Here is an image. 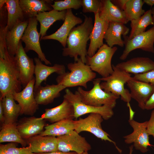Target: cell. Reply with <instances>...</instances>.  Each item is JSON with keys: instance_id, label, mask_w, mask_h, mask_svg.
Wrapping results in <instances>:
<instances>
[{"instance_id": "cell-14", "label": "cell", "mask_w": 154, "mask_h": 154, "mask_svg": "<svg viewBox=\"0 0 154 154\" xmlns=\"http://www.w3.org/2000/svg\"><path fill=\"white\" fill-rule=\"evenodd\" d=\"M83 22L81 18L74 15L72 9L67 10L65 19L61 27L55 33L45 35L40 38V40H55L58 41L64 48H65L68 36L71 30Z\"/></svg>"}, {"instance_id": "cell-29", "label": "cell", "mask_w": 154, "mask_h": 154, "mask_svg": "<svg viewBox=\"0 0 154 154\" xmlns=\"http://www.w3.org/2000/svg\"><path fill=\"white\" fill-rule=\"evenodd\" d=\"M0 99L1 100L5 118L4 124L16 123L21 114V108L19 104L15 102L13 94L7 95Z\"/></svg>"}, {"instance_id": "cell-23", "label": "cell", "mask_w": 154, "mask_h": 154, "mask_svg": "<svg viewBox=\"0 0 154 154\" xmlns=\"http://www.w3.org/2000/svg\"><path fill=\"white\" fill-rule=\"evenodd\" d=\"M100 17L108 23L117 22L127 24V19L124 11L114 5L110 0H101L99 12Z\"/></svg>"}, {"instance_id": "cell-20", "label": "cell", "mask_w": 154, "mask_h": 154, "mask_svg": "<svg viewBox=\"0 0 154 154\" xmlns=\"http://www.w3.org/2000/svg\"><path fill=\"white\" fill-rule=\"evenodd\" d=\"M45 126L44 119L33 116L21 118L17 123V129L24 139L39 135Z\"/></svg>"}, {"instance_id": "cell-43", "label": "cell", "mask_w": 154, "mask_h": 154, "mask_svg": "<svg viewBox=\"0 0 154 154\" xmlns=\"http://www.w3.org/2000/svg\"><path fill=\"white\" fill-rule=\"evenodd\" d=\"M0 121L1 125L3 124L5 122V118L4 116V113L2 106V102L0 99Z\"/></svg>"}, {"instance_id": "cell-48", "label": "cell", "mask_w": 154, "mask_h": 154, "mask_svg": "<svg viewBox=\"0 0 154 154\" xmlns=\"http://www.w3.org/2000/svg\"><path fill=\"white\" fill-rule=\"evenodd\" d=\"M151 13L152 17L154 21V7L151 9Z\"/></svg>"}, {"instance_id": "cell-15", "label": "cell", "mask_w": 154, "mask_h": 154, "mask_svg": "<svg viewBox=\"0 0 154 154\" xmlns=\"http://www.w3.org/2000/svg\"><path fill=\"white\" fill-rule=\"evenodd\" d=\"M15 56L19 69L22 86L24 88L34 77L35 65L34 60L26 54L21 40Z\"/></svg>"}, {"instance_id": "cell-1", "label": "cell", "mask_w": 154, "mask_h": 154, "mask_svg": "<svg viewBox=\"0 0 154 154\" xmlns=\"http://www.w3.org/2000/svg\"><path fill=\"white\" fill-rule=\"evenodd\" d=\"M81 24L74 27L71 31L67 40L66 46L62 49V55L73 58L75 62L78 56L86 64L87 55V46L92 30L94 23L92 18L86 15Z\"/></svg>"}, {"instance_id": "cell-32", "label": "cell", "mask_w": 154, "mask_h": 154, "mask_svg": "<svg viewBox=\"0 0 154 154\" xmlns=\"http://www.w3.org/2000/svg\"><path fill=\"white\" fill-rule=\"evenodd\" d=\"M7 11L6 26L9 30L17 23L24 20V15L19 4V0H5Z\"/></svg>"}, {"instance_id": "cell-9", "label": "cell", "mask_w": 154, "mask_h": 154, "mask_svg": "<svg viewBox=\"0 0 154 154\" xmlns=\"http://www.w3.org/2000/svg\"><path fill=\"white\" fill-rule=\"evenodd\" d=\"M123 37L125 48L119 57L120 60H125L131 52L137 49L154 53V25L131 39H129L128 36Z\"/></svg>"}, {"instance_id": "cell-36", "label": "cell", "mask_w": 154, "mask_h": 154, "mask_svg": "<svg viewBox=\"0 0 154 154\" xmlns=\"http://www.w3.org/2000/svg\"><path fill=\"white\" fill-rule=\"evenodd\" d=\"M51 6L53 9L61 11L69 9H78L82 7L81 0H64L54 1Z\"/></svg>"}, {"instance_id": "cell-7", "label": "cell", "mask_w": 154, "mask_h": 154, "mask_svg": "<svg viewBox=\"0 0 154 154\" xmlns=\"http://www.w3.org/2000/svg\"><path fill=\"white\" fill-rule=\"evenodd\" d=\"M64 98L68 100L73 105L74 108V117L76 119L88 114L96 113L101 115L104 119L107 120L111 118L114 114L112 108L104 105L95 107L86 105L81 101L78 92L76 91L73 93L67 88Z\"/></svg>"}, {"instance_id": "cell-46", "label": "cell", "mask_w": 154, "mask_h": 154, "mask_svg": "<svg viewBox=\"0 0 154 154\" xmlns=\"http://www.w3.org/2000/svg\"><path fill=\"white\" fill-rule=\"evenodd\" d=\"M5 3V0H0V9L2 8L4 5Z\"/></svg>"}, {"instance_id": "cell-30", "label": "cell", "mask_w": 154, "mask_h": 154, "mask_svg": "<svg viewBox=\"0 0 154 154\" xmlns=\"http://www.w3.org/2000/svg\"><path fill=\"white\" fill-rule=\"evenodd\" d=\"M44 129L40 135L59 137L74 130V120L72 119L62 120L46 125Z\"/></svg>"}, {"instance_id": "cell-18", "label": "cell", "mask_w": 154, "mask_h": 154, "mask_svg": "<svg viewBox=\"0 0 154 154\" xmlns=\"http://www.w3.org/2000/svg\"><path fill=\"white\" fill-rule=\"evenodd\" d=\"M25 140L31 151L34 153L58 151L56 137L38 135Z\"/></svg>"}, {"instance_id": "cell-5", "label": "cell", "mask_w": 154, "mask_h": 154, "mask_svg": "<svg viewBox=\"0 0 154 154\" xmlns=\"http://www.w3.org/2000/svg\"><path fill=\"white\" fill-rule=\"evenodd\" d=\"M101 81L99 78L93 81V87L89 91L85 90L79 87L77 91L81 101L86 105L93 107L105 105L113 108L116 106L117 100L119 97L102 89L100 86Z\"/></svg>"}, {"instance_id": "cell-2", "label": "cell", "mask_w": 154, "mask_h": 154, "mask_svg": "<svg viewBox=\"0 0 154 154\" xmlns=\"http://www.w3.org/2000/svg\"><path fill=\"white\" fill-rule=\"evenodd\" d=\"M20 72L15 56L8 53L7 48L3 58H0V98L21 91Z\"/></svg>"}, {"instance_id": "cell-17", "label": "cell", "mask_w": 154, "mask_h": 154, "mask_svg": "<svg viewBox=\"0 0 154 154\" xmlns=\"http://www.w3.org/2000/svg\"><path fill=\"white\" fill-rule=\"evenodd\" d=\"M130 90L131 98L138 103L139 107L145 109V104L154 92V85L131 78L127 83Z\"/></svg>"}, {"instance_id": "cell-40", "label": "cell", "mask_w": 154, "mask_h": 154, "mask_svg": "<svg viewBox=\"0 0 154 154\" xmlns=\"http://www.w3.org/2000/svg\"><path fill=\"white\" fill-rule=\"evenodd\" d=\"M147 129L149 135L154 138V110L151 113L149 120L147 121Z\"/></svg>"}, {"instance_id": "cell-33", "label": "cell", "mask_w": 154, "mask_h": 154, "mask_svg": "<svg viewBox=\"0 0 154 154\" xmlns=\"http://www.w3.org/2000/svg\"><path fill=\"white\" fill-rule=\"evenodd\" d=\"M149 25H154L151 9L146 11L139 18L131 21V28L128 38L131 39L136 35L145 31L146 28Z\"/></svg>"}, {"instance_id": "cell-10", "label": "cell", "mask_w": 154, "mask_h": 154, "mask_svg": "<svg viewBox=\"0 0 154 154\" xmlns=\"http://www.w3.org/2000/svg\"><path fill=\"white\" fill-rule=\"evenodd\" d=\"M28 25L21 38V40L25 44L24 48L26 53L30 50L35 52L42 62L46 65H51L50 62L46 58L40 44V35L37 29L38 21L36 17L29 19Z\"/></svg>"}, {"instance_id": "cell-21", "label": "cell", "mask_w": 154, "mask_h": 154, "mask_svg": "<svg viewBox=\"0 0 154 154\" xmlns=\"http://www.w3.org/2000/svg\"><path fill=\"white\" fill-rule=\"evenodd\" d=\"M115 66L128 73H144L154 69V61L149 58L137 57L118 63Z\"/></svg>"}, {"instance_id": "cell-24", "label": "cell", "mask_w": 154, "mask_h": 154, "mask_svg": "<svg viewBox=\"0 0 154 154\" xmlns=\"http://www.w3.org/2000/svg\"><path fill=\"white\" fill-rule=\"evenodd\" d=\"M129 30V28L122 23L114 22H110L104 39L107 44L110 47H113L115 45H117L122 47L124 44L121 36H126Z\"/></svg>"}, {"instance_id": "cell-47", "label": "cell", "mask_w": 154, "mask_h": 154, "mask_svg": "<svg viewBox=\"0 0 154 154\" xmlns=\"http://www.w3.org/2000/svg\"><path fill=\"white\" fill-rule=\"evenodd\" d=\"M133 145H131L130 147H129V154H132L133 151Z\"/></svg>"}, {"instance_id": "cell-4", "label": "cell", "mask_w": 154, "mask_h": 154, "mask_svg": "<svg viewBox=\"0 0 154 154\" xmlns=\"http://www.w3.org/2000/svg\"><path fill=\"white\" fill-rule=\"evenodd\" d=\"M112 67L114 71L112 74L107 77L99 78L101 81H103L100 83V87L105 92L120 97L122 100L127 103L128 106L130 108L129 102L131 98L128 90L124 88V84L132 77L129 73L115 66L112 65Z\"/></svg>"}, {"instance_id": "cell-34", "label": "cell", "mask_w": 154, "mask_h": 154, "mask_svg": "<svg viewBox=\"0 0 154 154\" xmlns=\"http://www.w3.org/2000/svg\"><path fill=\"white\" fill-rule=\"evenodd\" d=\"M144 3L142 0H128L123 11L129 21L139 18L145 13L142 9Z\"/></svg>"}, {"instance_id": "cell-39", "label": "cell", "mask_w": 154, "mask_h": 154, "mask_svg": "<svg viewBox=\"0 0 154 154\" xmlns=\"http://www.w3.org/2000/svg\"><path fill=\"white\" fill-rule=\"evenodd\" d=\"M8 29L6 25H0V58H3L7 48L6 36Z\"/></svg>"}, {"instance_id": "cell-12", "label": "cell", "mask_w": 154, "mask_h": 154, "mask_svg": "<svg viewBox=\"0 0 154 154\" xmlns=\"http://www.w3.org/2000/svg\"><path fill=\"white\" fill-rule=\"evenodd\" d=\"M128 122L133 131L123 137L125 142L128 144L133 143L135 149L142 153L147 152L148 147L151 146L149 135L147 129V121L140 123L131 119H129Z\"/></svg>"}, {"instance_id": "cell-16", "label": "cell", "mask_w": 154, "mask_h": 154, "mask_svg": "<svg viewBox=\"0 0 154 154\" xmlns=\"http://www.w3.org/2000/svg\"><path fill=\"white\" fill-rule=\"evenodd\" d=\"M93 27L90 36V43L87 50V55L93 56L104 43L103 40L108 28L109 23L101 19L99 13L94 14Z\"/></svg>"}, {"instance_id": "cell-41", "label": "cell", "mask_w": 154, "mask_h": 154, "mask_svg": "<svg viewBox=\"0 0 154 154\" xmlns=\"http://www.w3.org/2000/svg\"><path fill=\"white\" fill-rule=\"evenodd\" d=\"M154 109V92L146 102L145 109L149 110Z\"/></svg>"}, {"instance_id": "cell-42", "label": "cell", "mask_w": 154, "mask_h": 154, "mask_svg": "<svg viewBox=\"0 0 154 154\" xmlns=\"http://www.w3.org/2000/svg\"><path fill=\"white\" fill-rule=\"evenodd\" d=\"M128 0H112V2L121 10H123Z\"/></svg>"}, {"instance_id": "cell-38", "label": "cell", "mask_w": 154, "mask_h": 154, "mask_svg": "<svg viewBox=\"0 0 154 154\" xmlns=\"http://www.w3.org/2000/svg\"><path fill=\"white\" fill-rule=\"evenodd\" d=\"M132 78L136 80L154 85V69L144 73L135 74Z\"/></svg>"}, {"instance_id": "cell-28", "label": "cell", "mask_w": 154, "mask_h": 154, "mask_svg": "<svg viewBox=\"0 0 154 154\" xmlns=\"http://www.w3.org/2000/svg\"><path fill=\"white\" fill-rule=\"evenodd\" d=\"M66 12V10L58 11L53 9L48 11L40 12L36 15V19L40 25V38L46 35L48 29L55 22L57 21H64Z\"/></svg>"}, {"instance_id": "cell-27", "label": "cell", "mask_w": 154, "mask_h": 154, "mask_svg": "<svg viewBox=\"0 0 154 154\" xmlns=\"http://www.w3.org/2000/svg\"><path fill=\"white\" fill-rule=\"evenodd\" d=\"M53 1L45 0H20L19 5L24 16L29 18L35 17L39 13L50 11Z\"/></svg>"}, {"instance_id": "cell-8", "label": "cell", "mask_w": 154, "mask_h": 154, "mask_svg": "<svg viewBox=\"0 0 154 154\" xmlns=\"http://www.w3.org/2000/svg\"><path fill=\"white\" fill-rule=\"evenodd\" d=\"M102 116L92 113L87 117L74 120V130L78 133L83 131L89 132L102 140L112 143L121 154L122 151L117 146L116 143L109 137L110 135L102 129L101 123L103 120Z\"/></svg>"}, {"instance_id": "cell-25", "label": "cell", "mask_w": 154, "mask_h": 154, "mask_svg": "<svg viewBox=\"0 0 154 154\" xmlns=\"http://www.w3.org/2000/svg\"><path fill=\"white\" fill-rule=\"evenodd\" d=\"M66 88L63 85H46L40 86L35 91L34 94L35 99L39 105H47L52 103L54 99L60 96V92Z\"/></svg>"}, {"instance_id": "cell-44", "label": "cell", "mask_w": 154, "mask_h": 154, "mask_svg": "<svg viewBox=\"0 0 154 154\" xmlns=\"http://www.w3.org/2000/svg\"><path fill=\"white\" fill-rule=\"evenodd\" d=\"M35 154H78L74 152H71L67 153L59 151L54 152H48L41 153H35Z\"/></svg>"}, {"instance_id": "cell-19", "label": "cell", "mask_w": 154, "mask_h": 154, "mask_svg": "<svg viewBox=\"0 0 154 154\" xmlns=\"http://www.w3.org/2000/svg\"><path fill=\"white\" fill-rule=\"evenodd\" d=\"M74 113L73 105L68 100L64 98L59 105L53 108L45 109L40 118L52 123L65 119H73L74 118Z\"/></svg>"}, {"instance_id": "cell-6", "label": "cell", "mask_w": 154, "mask_h": 154, "mask_svg": "<svg viewBox=\"0 0 154 154\" xmlns=\"http://www.w3.org/2000/svg\"><path fill=\"white\" fill-rule=\"evenodd\" d=\"M117 49L116 46L111 47L104 44L93 56H87L86 64L89 66L92 71L100 75L102 78L107 77L113 72L112 59Z\"/></svg>"}, {"instance_id": "cell-31", "label": "cell", "mask_w": 154, "mask_h": 154, "mask_svg": "<svg viewBox=\"0 0 154 154\" xmlns=\"http://www.w3.org/2000/svg\"><path fill=\"white\" fill-rule=\"evenodd\" d=\"M17 123L3 124L1 125L0 131V143L10 142L18 143L23 147H25L27 145L25 140L21 137L17 129Z\"/></svg>"}, {"instance_id": "cell-45", "label": "cell", "mask_w": 154, "mask_h": 154, "mask_svg": "<svg viewBox=\"0 0 154 154\" xmlns=\"http://www.w3.org/2000/svg\"><path fill=\"white\" fill-rule=\"evenodd\" d=\"M143 1L144 3H145L151 7L154 5V0H143Z\"/></svg>"}, {"instance_id": "cell-3", "label": "cell", "mask_w": 154, "mask_h": 154, "mask_svg": "<svg viewBox=\"0 0 154 154\" xmlns=\"http://www.w3.org/2000/svg\"><path fill=\"white\" fill-rule=\"evenodd\" d=\"M67 67L70 72L58 75L56 79L57 84L66 88L79 86L87 89V83L96 76V73L80 58L77 62L68 64Z\"/></svg>"}, {"instance_id": "cell-22", "label": "cell", "mask_w": 154, "mask_h": 154, "mask_svg": "<svg viewBox=\"0 0 154 154\" xmlns=\"http://www.w3.org/2000/svg\"><path fill=\"white\" fill-rule=\"evenodd\" d=\"M34 60L35 63V83L34 91L41 86L42 82L46 81L48 77L52 74L56 73L60 75L66 72L65 67L63 64H55L50 66L43 64L38 58H35Z\"/></svg>"}, {"instance_id": "cell-37", "label": "cell", "mask_w": 154, "mask_h": 154, "mask_svg": "<svg viewBox=\"0 0 154 154\" xmlns=\"http://www.w3.org/2000/svg\"><path fill=\"white\" fill-rule=\"evenodd\" d=\"M101 0H81L82 11L84 13H99Z\"/></svg>"}, {"instance_id": "cell-26", "label": "cell", "mask_w": 154, "mask_h": 154, "mask_svg": "<svg viewBox=\"0 0 154 154\" xmlns=\"http://www.w3.org/2000/svg\"><path fill=\"white\" fill-rule=\"evenodd\" d=\"M28 23V20L20 21L7 32L6 36V44L7 50L10 55L15 56L16 55Z\"/></svg>"}, {"instance_id": "cell-13", "label": "cell", "mask_w": 154, "mask_h": 154, "mask_svg": "<svg viewBox=\"0 0 154 154\" xmlns=\"http://www.w3.org/2000/svg\"><path fill=\"white\" fill-rule=\"evenodd\" d=\"M35 83L34 77L20 92L13 94L14 100L21 108V114L33 116L38 109V105L35 99L34 89Z\"/></svg>"}, {"instance_id": "cell-49", "label": "cell", "mask_w": 154, "mask_h": 154, "mask_svg": "<svg viewBox=\"0 0 154 154\" xmlns=\"http://www.w3.org/2000/svg\"><path fill=\"white\" fill-rule=\"evenodd\" d=\"M82 154H88V151H86V152H84V153H83Z\"/></svg>"}, {"instance_id": "cell-11", "label": "cell", "mask_w": 154, "mask_h": 154, "mask_svg": "<svg viewBox=\"0 0 154 154\" xmlns=\"http://www.w3.org/2000/svg\"><path fill=\"white\" fill-rule=\"evenodd\" d=\"M57 138L58 151L65 153L74 152L82 154L91 149L90 145L85 138L74 130Z\"/></svg>"}, {"instance_id": "cell-35", "label": "cell", "mask_w": 154, "mask_h": 154, "mask_svg": "<svg viewBox=\"0 0 154 154\" xmlns=\"http://www.w3.org/2000/svg\"><path fill=\"white\" fill-rule=\"evenodd\" d=\"M17 143H10L0 145V154H35L32 152L28 146L21 148L17 147Z\"/></svg>"}]
</instances>
